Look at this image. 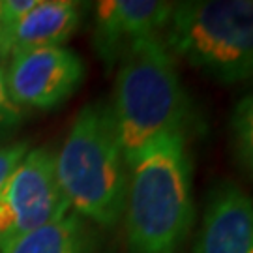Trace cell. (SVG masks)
Listing matches in <instances>:
<instances>
[{"label": "cell", "mask_w": 253, "mask_h": 253, "mask_svg": "<svg viewBox=\"0 0 253 253\" xmlns=\"http://www.w3.org/2000/svg\"><path fill=\"white\" fill-rule=\"evenodd\" d=\"M54 165L72 212L101 227H115L122 219L127 162L111 103L94 101L77 113Z\"/></svg>", "instance_id": "2"}, {"label": "cell", "mask_w": 253, "mask_h": 253, "mask_svg": "<svg viewBox=\"0 0 253 253\" xmlns=\"http://www.w3.org/2000/svg\"><path fill=\"white\" fill-rule=\"evenodd\" d=\"M0 6H2V0H0Z\"/></svg>", "instance_id": "15"}, {"label": "cell", "mask_w": 253, "mask_h": 253, "mask_svg": "<svg viewBox=\"0 0 253 253\" xmlns=\"http://www.w3.org/2000/svg\"><path fill=\"white\" fill-rule=\"evenodd\" d=\"M68 212L54 154L45 146L28 150L0 190V252Z\"/></svg>", "instance_id": "5"}, {"label": "cell", "mask_w": 253, "mask_h": 253, "mask_svg": "<svg viewBox=\"0 0 253 253\" xmlns=\"http://www.w3.org/2000/svg\"><path fill=\"white\" fill-rule=\"evenodd\" d=\"M0 253H92V236L86 219L68 212L34 233L6 246Z\"/></svg>", "instance_id": "10"}, {"label": "cell", "mask_w": 253, "mask_h": 253, "mask_svg": "<svg viewBox=\"0 0 253 253\" xmlns=\"http://www.w3.org/2000/svg\"><path fill=\"white\" fill-rule=\"evenodd\" d=\"M21 122H23V109H19L9 98L4 81V70L0 66V139L13 133Z\"/></svg>", "instance_id": "12"}, {"label": "cell", "mask_w": 253, "mask_h": 253, "mask_svg": "<svg viewBox=\"0 0 253 253\" xmlns=\"http://www.w3.org/2000/svg\"><path fill=\"white\" fill-rule=\"evenodd\" d=\"M172 6L163 0H101L96 4L92 45L107 72L117 68L135 43L162 36Z\"/></svg>", "instance_id": "7"}, {"label": "cell", "mask_w": 253, "mask_h": 253, "mask_svg": "<svg viewBox=\"0 0 253 253\" xmlns=\"http://www.w3.org/2000/svg\"><path fill=\"white\" fill-rule=\"evenodd\" d=\"M83 21V4L73 0H38L15 28L0 40V58L42 47H64Z\"/></svg>", "instance_id": "9"}, {"label": "cell", "mask_w": 253, "mask_h": 253, "mask_svg": "<svg viewBox=\"0 0 253 253\" xmlns=\"http://www.w3.org/2000/svg\"><path fill=\"white\" fill-rule=\"evenodd\" d=\"M127 253H180L195 219L186 133H165L127 160Z\"/></svg>", "instance_id": "1"}, {"label": "cell", "mask_w": 253, "mask_h": 253, "mask_svg": "<svg viewBox=\"0 0 253 253\" xmlns=\"http://www.w3.org/2000/svg\"><path fill=\"white\" fill-rule=\"evenodd\" d=\"M84 79V62L68 47H42L8 58L4 81L19 109H54L72 98Z\"/></svg>", "instance_id": "6"}, {"label": "cell", "mask_w": 253, "mask_h": 253, "mask_svg": "<svg viewBox=\"0 0 253 253\" xmlns=\"http://www.w3.org/2000/svg\"><path fill=\"white\" fill-rule=\"evenodd\" d=\"M38 4V0H2L0 6V40L9 34L21 19Z\"/></svg>", "instance_id": "13"}, {"label": "cell", "mask_w": 253, "mask_h": 253, "mask_svg": "<svg viewBox=\"0 0 253 253\" xmlns=\"http://www.w3.org/2000/svg\"><path fill=\"white\" fill-rule=\"evenodd\" d=\"M231 127L236 154L253 174V92L236 105Z\"/></svg>", "instance_id": "11"}, {"label": "cell", "mask_w": 253, "mask_h": 253, "mask_svg": "<svg viewBox=\"0 0 253 253\" xmlns=\"http://www.w3.org/2000/svg\"><path fill=\"white\" fill-rule=\"evenodd\" d=\"M191 253H253V199L235 184L210 191Z\"/></svg>", "instance_id": "8"}, {"label": "cell", "mask_w": 253, "mask_h": 253, "mask_svg": "<svg viewBox=\"0 0 253 253\" xmlns=\"http://www.w3.org/2000/svg\"><path fill=\"white\" fill-rule=\"evenodd\" d=\"M162 40L172 56L214 81H248L253 77V0L176 2Z\"/></svg>", "instance_id": "4"}, {"label": "cell", "mask_w": 253, "mask_h": 253, "mask_svg": "<svg viewBox=\"0 0 253 253\" xmlns=\"http://www.w3.org/2000/svg\"><path fill=\"white\" fill-rule=\"evenodd\" d=\"M30 146L27 143H11V145H0V190L8 182L11 172L15 171L19 162L27 156Z\"/></svg>", "instance_id": "14"}, {"label": "cell", "mask_w": 253, "mask_h": 253, "mask_svg": "<svg viewBox=\"0 0 253 253\" xmlns=\"http://www.w3.org/2000/svg\"><path fill=\"white\" fill-rule=\"evenodd\" d=\"M117 68L111 111L126 162L156 137L186 133L190 100L162 36L135 43Z\"/></svg>", "instance_id": "3"}]
</instances>
